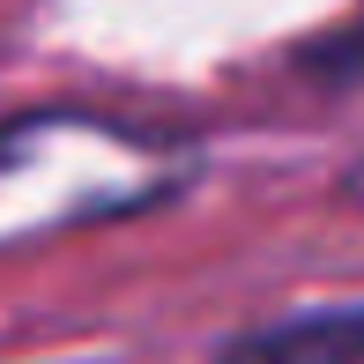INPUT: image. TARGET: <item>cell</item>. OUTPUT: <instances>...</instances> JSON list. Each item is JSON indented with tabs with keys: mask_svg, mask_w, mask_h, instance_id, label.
I'll return each instance as SVG.
<instances>
[{
	"mask_svg": "<svg viewBox=\"0 0 364 364\" xmlns=\"http://www.w3.org/2000/svg\"><path fill=\"white\" fill-rule=\"evenodd\" d=\"M216 364H364V305H327V312L245 327L238 342L216 350Z\"/></svg>",
	"mask_w": 364,
	"mask_h": 364,
	"instance_id": "cell-1",
	"label": "cell"
}]
</instances>
